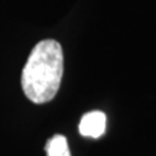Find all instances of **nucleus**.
<instances>
[{
    "label": "nucleus",
    "mask_w": 156,
    "mask_h": 156,
    "mask_svg": "<svg viewBox=\"0 0 156 156\" xmlns=\"http://www.w3.org/2000/svg\"><path fill=\"white\" fill-rule=\"evenodd\" d=\"M107 128V116L100 111H92L82 116L80 121V133L89 138H100L105 133Z\"/></svg>",
    "instance_id": "obj_2"
},
{
    "label": "nucleus",
    "mask_w": 156,
    "mask_h": 156,
    "mask_svg": "<svg viewBox=\"0 0 156 156\" xmlns=\"http://www.w3.org/2000/svg\"><path fill=\"white\" fill-rule=\"evenodd\" d=\"M64 55L60 43L53 39L39 42L22 69L21 85L25 95L37 104L52 100L60 89Z\"/></svg>",
    "instance_id": "obj_1"
},
{
    "label": "nucleus",
    "mask_w": 156,
    "mask_h": 156,
    "mask_svg": "<svg viewBox=\"0 0 156 156\" xmlns=\"http://www.w3.org/2000/svg\"><path fill=\"white\" fill-rule=\"evenodd\" d=\"M46 152L48 156H72L64 135H55L46 144Z\"/></svg>",
    "instance_id": "obj_3"
}]
</instances>
